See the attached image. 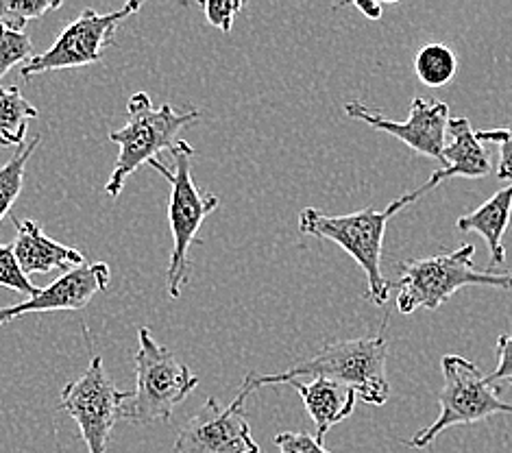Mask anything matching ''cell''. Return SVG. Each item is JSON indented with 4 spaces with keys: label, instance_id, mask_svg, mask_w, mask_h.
I'll return each mask as SVG.
<instances>
[{
    "label": "cell",
    "instance_id": "7a4b0ae2",
    "mask_svg": "<svg viewBox=\"0 0 512 453\" xmlns=\"http://www.w3.org/2000/svg\"><path fill=\"white\" fill-rule=\"evenodd\" d=\"M428 181L421 188L412 190L404 197L390 203L386 210L377 212L373 207H364L360 212L345 214V216H329L316 207H306L299 214V231L306 236L332 240L338 247H343L353 260H356L362 271L367 273L369 290L367 299L375 305L388 303V292L393 284L382 273V249H384V234L386 227L397 212L406 210L408 205L419 201L425 192H430Z\"/></svg>",
    "mask_w": 512,
    "mask_h": 453
},
{
    "label": "cell",
    "instance_id": "d4e9b609",
    "mask_svg": "<svg viewBox=\"0 0 512 453\" xmlns=\"http://www.w3.org/2000/svg\"><path fill=\"white\" fill-rule=\"evenodd\" d=\"M275 445L279 453H334L327 451L325 445L308 432H282L275 436Z\"/></svg>",
    "mask_w": 512,
    "mask_h": 453
},
{
    "label": "cell",
    "instance_id": "ac0fdd59",
    "mask_svg": "<svg viewBox=\"0 0 512 453\" xmlns=\"http://www.w3.org/2000/svg\"><path fill=\"white\" fill-rule=\"evenodd\" d=\"M414 72L428 88H443L458 72V57L445 44H428L414 57Z\"/></svg>",
    "mask_w": 512,
    "mask_h": 453
},
{
    "label": "cell",
    "instance_id": "44dd1931",
    "mask_svg": "<svg viewBox=\"0 0 512 453\" xmlns=\"http://www.w3.org/2000/svg\"><path fill=\"white\" fill-rule=\"evenodd\" d=\"M33 55L35 48L27 33L0 29V79H3L14 66L29 61Z\"/></svg>",
    "mask_w": 512,
    "mask_h": 453
},
{
    "label": "cell",
    "instance_id": "e0dca14e",
    "mask_svg": "<svg viewBox=\"0 0 512 453\" xmlns=\"http://www.w3.org/2000/svg\"><path fill=\"white\" fill-rule=\"evenodd\" d=\"M38 107H33L22 92L14 85L0 88V144L3 146H24L29 120L38 118Z\"/></svg>",
    "mask_w": 512,
    "mask_h": 453
},
{
    "label": "cell",
    "instance_id": "9a60e30c",
    "mask_svg": "<svg viewBox=\"0 0 512 453\" xmlns=\"http://www.w3.org/2000/svg\"><path fill=\"white\" fill-rule=\"evenodd\" d=\"M301 397L303 406H306L310 419L316 427V440L323 445L327 432L332 430L334 425L343 423L347 416L356 410V390L334 382V379L325 377H314L308 384L303 382H290Z\"/></svg>",
    "mask_w": 512,
    "mask_h": 453
},
{
    "label": "cell",
    "instance_id": "5b68a950",
    "mask_svg": "<svg viewBox=\"0 0 512 453\" xmlns=\"http://www.w3.org/2000/svg\"><path fill=\"white\" fill-rule=\"evenodd\" d=\"M129 122L118 131L109 133V142L120 146L114 173L105 183L107 197L116 199L123 192L127 179L142 164H149L162 151H170L177 144L181 129L194 125L201 118L199 109L177 112L173 105L155 107L146 92H136L127 103Z\"/></svg>",
    "mask_w": 512,
    "mask_h": 453
},
{
    "label": "cell",
    "instance_id": "277c9868",
    "mask_svg": "<svg viewBox=\"0 0 512 453\" xmlns=\"http://www.w3.org/2000/svg\"><path fill=\"white\" fill-rule=\"evenodd\" d=\"M473 244H465L451 253L406 260L399 264L397 310L412 314L414 310H438L465 286H493L512 290V271L495 273L473 266Z\"/></svg>",
    "mask_w": 512,
    "mask_h": 453
},
{
    "label": "cell",
    "instance_id": "cb8c5ba5",
    "mask_svg": "<svg viewBox=\"0 0 512 453\" xmlns=\"http://www.w3.org/2000/svg\"><path fill=\"white\" fill-rule=\"evenodd\" d=\"M201 7L207 22L229 35L234 29V18L245 9V3L242 0H210V3H201Z\"/></svg>",
    "mask_w": 512,
    "mask_h": 453
},
{
    "label": "cell",
    "instance_id": "8992f818",
    "mask_svg": "<svg viewBox=\"0 0 512 453\" xmlns=\"http://www.w3.org/2000/svg\"><path fill=\"white\" fill-rule=\"evenodd\" d=\"M199 386V377L177 360L173 351L151 336L149 327H140L136 351V388L127 395L120 419L133 423L170 421L175 408Z\"/></svg>",
    "mask_w": 512,
    "mask_h": 453
},
{
    "label": "cell",
    "instance_id": "7402d4cb",
    "mask_svg": "<svg viewBox=\"0 0 512 453\" xmlns=\"http://www.w3.org/2000/svg\"><path fill=\"white\" fill-rule=\"evenodd\" d=\"M0 286L27 295V299L38 292V288L31 284V279L20 271L11 247H0Z\"/></svg>",
    "mask_w": 512,
    "mask_h": 453
},
{
    "label": "cell",
    "instance_id": "484cf974",
    "mask_svg": "<svg viewBox=\"0 0 512 453\" xmlns=\"http://www.w3.org/2000/svg\"><path fill=\"white\" fill-rule=\"evenodd\" d=\"M491 386L499 382L512 384V334H502L497 338V366L495 371L486 375Z\"/></svg>",
    "mask_w": 512,
    "mask_h": 453
},
{
    "label": "cell",
    "instance_id": "2e32d148",
    "mask_svg": "<svg viewBox=\"0 0 512 453\" xmlns=\"http://www.w3.org/2000/svg\"><path fill=\"white\" fill-rule=\"evenodd\" d=\"M512 216V183L493 197L480 205L478 210L460 216L456 220V227L462 234H480L486 240V247H489V260L491 266H502L506 262V249H504V234L510 225Z\"/></svg>",
    "mask_w": 512,
    "mask_h": 453
},
{
    "label": "cell",
    "instance_id": "6da1fadb",
    "mask_svg": "<svg viewBox=\"0 0 512 453\" xmlns=\"http://www.w3.org/2000/svg\"><path fill=\"white\" fill-rule=\"evenodd\" d=\"M388 342L380 336H364L353 340H338L325 345L312 358L292 364L290 369L273 375L249 373L242 382L240 393L247 397L262 386L301 382L303 377H325L356 390V395L369 406H384L390 397L388 375Z\"/></svg>",
    "mask_w": 512,
    "mask_h": 453
},
{
    "label": "cell",
    "instance_id": "5bb4252c",
    "mask_svg": "<svg viewBox=\"0 0 512 453\" xmlns=\"http://www.w3.org/2000/svg\"><path fill=\"white\" fill-rule=\"evenodd\" d=\"M447 136L449 144H445L441 157H438L445 168L432 173L428 179L430 188H436L438 183L454 177L482 179L491 175V157L482 142L475 138V131L471 129L467 118H449Z\"/></svg>",
    "mask_w": 512,
    "mask_h": 453
},
{
    "label": "cell",
    "instance_id": "52a82bcc",
    "mask_svg": "<svg viewBox=\"0 0 512 453\" xmlns=\"http://www.w3.org/2000/svg\"><path fill=\"white\" fill-rule=\"evenodd\" d=\"M438 403H441L438 419L414 434L406 443L408 447L425 449L449 427L473 425L495 414H512V406L499 399L497 388L486 382V375L460 355L443 358V388L438 393Z\"/></svg>",
    "mask_w": 512,
    "mask_h": 453
},
{
    "label": "cell",
    "instance_id": "8fae6325",
    "mask_svg": "<svg viewBox=\"0 0 512 453\" xmlns=\"http://www.w3.org/2000/svg\"><path fill=\"white\" fill-rule=\"evenodd\" d=\"M345 114L349 118L367 122L375 131L388 133V136L404 142L414 153L423 157L438 159L447 144L445 136L449 122V105L443 101L417 96L410 105V116L406 122H395L377 112H371L369 105H364L362 101H349L345 105Z\"/></svg>",
    "mask_w": 512,
    "mask_h": 453
},
{
    "label": "cell",
    "instance_id": "603a6c76",
    "mask_svg": "<svg viewBox=\"0 0 512 453\" xmlns=\"http://www.w3.org/2000/svg\"><path fill=\"white\" fill-rule=\"evenodd\" d=\"M475 138H478L480 142H493L499 146L497 179L512 183V127L475 131Z\"/></svg>",
    "mask_w": 512,
    "mask_h": 453
},
{
    "label": "cell",
    "instance_id": "d6986e66",
    "mask_svg": "<svg viewBox=\"0 0 512 453\" xmlns=\"http://www.w3.org/2000/svg\"><path fill=\"white\" fill-rule=\"evenodd\" d=\"M42 136H35L29 144H24L20 153L9 159V162L0 168V220H3L14 203L18 201L24 183V168H27L29 157L40 146Z\"/></svg>",
    "mask_w": 512,
    "mask_h": 453
},
{
    "label": "cell",
    "instance_id": "ffe728a7",
    "mask_svg": "<svg viewBox=\"0 0 512 453\" xmlns=\"http://www.w3.org/2000/svg\"><path fill=\"white\" fill-rule=\"evenodd\" d=\"M62 7V0H0V29L24 33L29 20Z\"/></svg>",
    "mask_w": 512,
    "mask_h": 453
},
{
    "label": "cell",
    "instance_id": "7c38bea8",
    "mask_svg": "<svg viewBox=\"0 0 512 453\" xmlns=\"http://www.w3.org/2000/svg\"><path fill=\"white\" fill-rule=\"evenodd\" d=\"M109 277H112V271L105 262H85L55 279L48 288L35 292L33 297L20 301L18 305L0 308V327L27 314L83 310L101 290H107Z\"/></svg>",
    "mask_w": 512,
    "mask_h": 453
},
{
    "label": "cell",
    "instance_id": "4316f807",
    "mask_svg": "<svg viewBox=\"0 0 512 453\" xmlns=\"http://www.w3.org/2000/svg\"><path fill=\"white\" fill-rule=\"evenodd\" d=\"M356 5V9H360L364 16H367L369 20H380L382 18V3H362V0H358V3H353Z\"/></svg>",
    "mask_w": 512,
    "mask_h": 453
},
{
    "label": "cell",
    "instance_id": "30bf717a",
    "mask_svg": "<svg viewBox=\"0 0 512 453\" xmlns=\"http://www.w3.org/2000/svg\"><path fill=\"white\" fill-rule=\"evenodd\" d=\"M245 393L223 408L210 397L179 432L173 453H260L245 414Z\"/></svg>",
    "mask_w": 512,
    "mask_h": 453
},
{
    "label": "cell",
    "instance_id": "ba28073f",
    "mask_svg": "<svg viewBox=\"0 0 512 453\" xmlns=\"http://www.w3.org/2000/svg\"><path fill=\"white\" fill-rule=\"evenodd\" d=\"M140 9V0H133V3H127L125 7L112 11V14H99L96 9H83L79 18L72 20L59 33V38L48 51L33 55L22 66L20 75L24 79H31L35 75H44V72L101 64L103 48L114 44V33L118 24L125 22Z\"/></svg>",
    "mask_w": 512,
    "mask_h": 453
},
{
    "label": "cell",
    "instance_id": "4fadbf2b",
    "mask_svg": "<svg viewBox=\"0 0 512 453\" xmlns=\"http://www.w3.org/2000/svg\"><path fill=\"white\" fill-rule=\"evenodd\" d=\"M18 231L16 242L11 244L16 262L24 275H44L51 271H72L85 264V257L62 242H55L44 234V229L35 220L14 218Z\"/></svg>",
    "mask_w": 512,
    "mask_h": 453
},
{
    "label": "cell",
    "instance_id": "9c48e42d",
    "mask_svg": "<svg viewBox=\"0 0 512 453\" xmlns=\"http://www.w3.org/2000/svg\"><path fill=\"white\" fill-rule=\"evenodd\" d=\"M129 393H120L107 375L101 355H92L88 371L62 390L64 412L79 425L88 453H105L109 434L120 419V408Z\"/></svg>",
    "mask_w": 512,
    "mask_h": 453
},
{
    "label": "cell",
    "instance_id": "3957f363",
    "mask_svg": "<svg viewBox=\"0 0 512 453\" xmlns=\"http://www.w3.org/2000/svg\"><path fill=\"white\" fill-rule=\"evenodd\" d=\"M173 155L175 168L170 170L160 159L153 157L149 166L162 173L170 183V201H168V220L170 234H173V253H170L168 271H166V288L170 299H179L181 288L188 284L190 275V257L188 251L203 225V220L216 212L221 205V199L212 192H203L197 181L192 177V155L194 149L186 140H177L173 149L168 151Z\"/></svg>",
    "mask_w": 512,
    "mask_h": 453
}]
</instances>
